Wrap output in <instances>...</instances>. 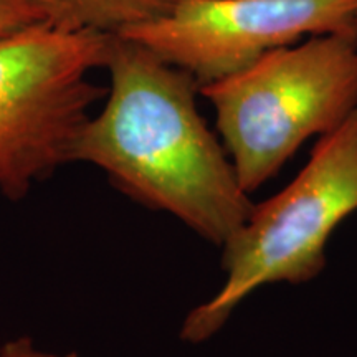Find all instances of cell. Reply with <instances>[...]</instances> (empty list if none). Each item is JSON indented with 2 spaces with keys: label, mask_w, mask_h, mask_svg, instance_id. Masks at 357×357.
<instances>
[{
  "label": "cell",
  "mask_w": 357,
  "mask_h": 357,
  "mask_svg": "<svg viewBox=\"0 0 357 357\" xmlns=\"http://www.w3.org/2000/svg\"><path fill=\"white\" fill-rule=\"evenodd\" d=\"M106 70V105L84 124L73 162L100 167L134 202L171 213L222 247L255 204L199 113V83L119 35L111 37Z\"/></svg>",
  "instance_id": "6da1fadb"
},
{
  "label": "cell",
  "mask_w": 357,
  "mask_h": 357,
  "mask_svg": "<svg viewBox=\"0 0 357 357\" xmlns=\"http://www.w3.org/2000/svg\"><path fill=\"white\" fill-rule=\"evenodd\" d=\"M200 95L215 109L220 141L250 195L303 142L331 132L357 108V32L275 48Z\"/></svg>",
  "instance_id": "7a4b0ae2"
},
{
  "label": "cell",
  "mask_w": 357,
  "mask_h": 357,
  "mask_svg": "<svg viewBox=\"0 0 357 357\" xmlns=\"http://www.w3.org/2000/svg\"><path fill=\"white\" fill-rule=\"evenodd\" d=\"M357 211V108L324 134L300 174L253 205L222 245L225 283L184 319L181 339L200 344L220 331L245 298L271 283L301 284L326 266V245Z\"/></svg>",
  "instance_id": "3957f363"
},
{
  "label": "cell",
  "mask_w": 357,
  "mask_h": 357,
  "mask_svg": "<svg viewBox=\"0 0 357 357\" xmlns=\"http://www.w3.org/2000/svg\"><path fill=\"white\" fill-rule=\"evenodd\" d=\"M113 35L45 22L0 37V192L20 200L35 182L73 162L91 106L106 95Z\"/></svg>",
  "instance_id": "277c9868"
},
{
  "label": "cell",
  "mask_w": 357,
  "mask_h": 357,
  "mask_svg": "<svg viewBox=\"0 0 357 357\" xmlns=\"http://www.w3.org/2000/svg\"><path fill=\"white\" fill-rule=\"evenodd\" d=\"M334 32H357V0H182L116 35L144 45L202 88L266 52Z\"/></svg>",
  "instance_id": "5b68a950"
},
{
  "label": "cell",
  "mask_w": 357,
  "mask_h": 357,
  "mask_svg": "<svg viewBox=\"0 0 357 357\" xmlns=\"http://www.w3.org/2000/svg\"><path fill=\"white\" fill-rule=\"evenodd\" d=\"M48 22L108 35L166 15L182 0H37Z\"/></svg>",
  "instance_id": "8992f818"
},
{
  "label": "cell",
  "mask_w": 357,
  "mask_h": 357,
  "mask_svg": "<svg viewBox=\"0 0 357 357\" xmlns=\"http://www.w3.org/2000/svg\"><path fill=\"white\" fill-rule=\"evenodd\" d=\"M48 22L37 0H0V37Z\"/></svg>",
  "instance_id": "52a82bcc"
},
{
  "label": "cell",
  "mask_w": 357,
  "mask_h": 357,
  "mask_svg": "<svg viewBox=\"0 0 357 357\" xmlns=\"http://www.w3.org/2000/svg\"><path fill=\"white\" fill-rule=\"evenodd\" d=\"M0 357H79L77 352H68V354H52V352L38 349L30 337H17L8 341L0 347Z\"/></svg>",
  "instance_id": "ba28073f"
}]
</instances>
